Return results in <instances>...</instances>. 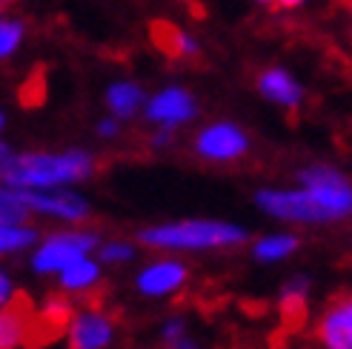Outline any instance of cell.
<instances>
[{
  "instance_id": "cell-1",
  "label": "cell",
  "mask_w": 352,
  "mask_h": 349,
  "mask_svg": "<svg viewBox=\"0 0 352 349\" xmlns=\"http://www.w3.org/2000/svg\"><path fill=\"white\" fill-rule=\"evenodd\" d=\"M95 169L92 155L66 152V155H17L0 164V181L12 189H52L89 178Z\"/></svg>"
},
{
  "instance_id": "cell-2",
  "label": "cell",
  "mask_w": 352,
  "mask_h": 349,
  "mask_svg": "<svg viewBox=\"0 0 352 349\" xmlns=\"http://www.w3.org/2000/svg\"><path fill=\"white\" fill-rule=\"evenodd\" d=\"M246 232L232 223H215V221H186V223H166L152 226L140 232V240L149 247L161 249H212V247H230L241 243Z\"/></svg>"
},
{
  "instance_id": "cell-3",
  "label": "cell",
  "mask_w": 352,
  "mask_h": 349,
  "mask_svg": "<svg viewBox=\"0 0 352 349\" xmlns=\"http://www.w3.org/2000/svg\"><path fill=\"white\" fill-rule=\"evenodd\" d=\"M301 183L315 195L329 218H344L352 212V189L344 174L329 166H309L301 172Z\"/></svg>"
},
{
  "instance_id": "cell-4",
  "label": "cell",
  "mask_w": 352,
  "mask_h": 349,
  "mask_svg": "<svg viewBox=\"0 0 352 349\" xmlns=\"http://www.w3.org/2000/svg\"><path fill=\"white\" fill-rule=\"evenodd\" d=\"M98 247V235L92 232H58L52 235L41 252L34 255V269L38 272H63L69 264L80 260L89 249Z\"/></svg>"
},
{
  "instance_id": "cell-5",
  "label": "cell",
  "mask_w": 352,
  "mask_h": 349,
  "mask_svg": "<svg viewBox=\"0 0 352 349\" xmlns=\"http://www.w3.org/2000/svg\"><path fill=\"white\" fill-rule=\"evenodd\" d=\"M258 206H263L270 215L284 221H329L327 209L315 201V195L307 192H261Z\"/></svg>"
},
{
  "instance_id": "cell-6",
  "label": "cell",
  "mask_w": 352,
  "mask_h": 349,
  "mask_svg": "<svg viewBox=\"0 0 352 349\" xmlns=\"http://www.w3.org/2000/svg\"><path fill=\"white\" fill-rule=\"evenodd\" d=\"M29 209L41 215H55L66 221H86L89 218V203H86L75 192H29V189H14Z\"/></svg>"
},
{
  "instance_id": "cell-7",
  "label": "cell",
  "mask_w": 352,
  "mask_h": 349,
  "mask_svg": "<svg viewBox=\"0 0 352 349\" xmlns=\"http://www.w3.org/2000/svg\"><path fill=\"white\" fill-rule=\"evenodd\" d=\"M195 149L209 161H235L250 149L246 135L232 124H215L198 135Z\"/></svg>"
},
{
  "instance_id": "cell-8",
  "label": "cell",
  "mask_w": 352,
  "mask_h": 349,
  "mask_svg": "<svg viewBox=\"0 0 352 349\" xmlns=\"http://www.w3.org/2000/svg\"><path fill=\"white\" fill-rule=\"evenodd\" d=\"M318 338L327 349H352V295L329 304L318 324Z\"/></svg>"
},
{
  "instance_id": "cell-9",
  "label": "cell",
  "mask_w": 352,
  "mask_h": 349,
  "mask_svg": "<svg viewBox=\"0 0 352 349\" xmlns=\"http://www.w3.org/2000/svg\"><path fill=\"white\" fill-rule=\"evenodd\" d=\"M34 318L32 312V301L26 292H14L6 309L0 312V349H14L26 341L29 324Z\"/></svg>"
},
{
  "instance_id": "cell-10",
  "label": "cell",
  "mask_w": 352,
  "mask_h": 349,
  "mask_svg": "<svg viewBox=\"0 0 352 349\" xmlns=\"http://www.w3.org/2000/svg\"><path fill=\"white\" fill-rule=\"evenodd\" d=\"M149 41L169 60H186V58H195L198 55L195 41H192L184 29L175 26L172 21H152L149 23Z\"/></svg>"
},
{
  "instance_id": "cell-11",
  "label": "cell",
  "mask_w": 352,
  "mask_h": 349,
  "mask_svg": "<svg viewBox=\"0 0 352 349\" xmlns=\"http://www.w3.org/2000/svg\"><path fill=\"white\" fill-rule=\"evenodd\" d=\"M146 117L157 120V124H164V126H178L184 120L195 117V100L184 89H166L149 103Z\"/></svg>"
},
{
  "instance_id": "cell-12",
  "label": "cell",
  "mask_w": 352,
  "mask_h": 349,
  "mask_svg": "<svg viewBox=\"0 0 352 349\" xmlns=\"http://www.w3.org/2000/svg\"><path fill=\"white\" fill-rule=\"evenodd\" d=\"M112 341V321L100 312L78 315L69 326V344L72 349H100Z\"/></svg>"
},
{
  "instance_id": "cell-13",
  "label": "cell",
  "mask_w": 352,
  "mask_h": 349,
  "mask_svg": "<svg viewBox=\"0 0 352 349\" xmlns=\"http://www.w3.org/2000/svg\"><path fill=\"white\" fill-rule=\"evenodd\" d=\"M184 281H186V267L175 264V260H161V264H152L149 269L138 275V289L146 295H166L178 289Z\"/></svg>"
},
{
  "instance_id": "cell-14",
  "label": "cell",
  "mask_w": 352,
  "mask_h": 349,
  "mask_svg": "<svg viewBox=\"0 0 352 349\" xmlns=\"http://www.w3.org/2000/svg\"><path fill=\"white\" fill-rule=\"evenodd\" d=\"M258 89L263 98H270V100L280 103V106H289V109H295L298 103H301V95H304V89L284 72V69H267V72L258 78Z\"/></svg>"
},
{
  "instance_id": "cell-15",
  "label": "cell",
  "mask_w": 352,
  "mask_h": 349,
  "mask_svg": "<svg viewBox=\"0 0 352 349\" xmlns=\"http://www.w3.org/2000/svg\"><path fill=\"white\" fill-rule=\"evenodd\" d=\"M280 312L287 326H298L307 318V278H292L280 292Z\"/></svg>"
},
{
  "instance_id": "cell-16",
  "label": "cell",
  "mask_w": 352,
  "mask_h": 349,
  "mask_svg": "<svg viewBox=\"0 0 352 349\" xmlns=\"http://www.w3.org/2000/svg\"><path fill=\"white\" fill-rule=\"evenodd\" d=\"M107 100H109V109L118 117H132L140 103H144V92H140V86H135V83H115Z\"/></svg>"
},
{
  "instance_id": "cell-17",
  "label": "cell",
  "mask_w": 352,
  "mask_h": 349,
  "mask_svg": "<svg viewBox=\"0 0 352 349\" xmlns=\"http://www.w3.org/2000/svg\"><path fill=\"white\" fill-rule=\"evenodd\" d=\"M98 281V267L92 264V260H75V264H69L60 275V284L66 289H86V286H92Z\"/></svg>"
},
{
  "instance_id": "cell-18",
  "label": "cell",
  "mask_w": 352,
  "mask_h": 349,
  "mask_svg": "<svg viewBox=\"0 0 352 349\" xmlns=\"http://www.w3.org/2000/svg\"><path fill=\"white\" fill-rule=\"evenodd\" d=\"M295 249H298V238L295 235H270V238H263L255 247V258H261V260H278V258H287Z\"/></svg>"
},
{
  "instance_id": "cell-19",
  "label": "cell",
  "mask_w": 352,
  "mask_h": 349,
  "mask_svg": "<svg viewBox=\"0 0 352 349\" xmlns=\"http://www.w3.org/2000/svg\"><path fill=\"white\" fill-rule=\"evenodd\" d=\"M26 212H29V206L17 198V192H6V189H0V223H6V226H17L21 221H26Z\"/></svg>"
},
{
  "instance_id": "cell-20",
  "label": "cell",
  "mask_w": 352,
  "mask_h": 349,
  "mask_svg": "<svg viewBox=\"0 0 352 349\" xmlns=\"http://www.w3.org/2000/svg\"><path fill=\"white\" fill-rule=\"evenodd\" d=\"M34 240L32 229H21V226H6L0 223V252H14V249H23Z\"/></svg>"
},
{
  "instance_id": "cell-21",
  "label": "cell",
  "mask_w": 352,
  "mask_h": 349,
  "mask_svg": "<svg viewBox=\"0 0 352 349\" xmlns=\"http://www.w3.org/2000/svg\"><path fill=\"white\" fill-rule=\"evenodd\" d=\"M23 38V26L17 21H0V58H9Z\"/></svg>"
},
{
  "instance_id": "cell-22",
  "label": "cell",
  "mask_w": 352,
  "mask_h": 349,
  "mask_svg": "<svg viewBox=\"0 0 352 349\" xmlns=\"http://www.w3.org/2000/svg\"><path fill=\"white\" fill-rule=\"evenodd\" d=\"M43 72H34L21 89V103L23 106H41L43 103Z\"/></svg>"
},
{
  "instance_id": "cell-23",
  "label": "cell",
  "mask_w": 352,
  "mask_h": 349,
  "mask_svg": "<svg viewBox=\"0 0 352 349\" xmlns=\"http://www.w3.org/2000/svg\"><path fill=\"white\" fill-rule=\"evenodd\" d=\"M100 258L112 260V264H115V260H129L132 258V247H129V243H109V247L100 249Z\"/></svg>"
},
{
  "instance_id": "cell-24",
  "label": "cell",
  "mask_w": 352,
  "mask_h": 349,
  "mask_svg": "<svg viewBox=\"0 0 352 349\" xmlns=\"http://www.w3.org/2000/svg\"><path fill=\"white\" fill-rule=\"evenodd\" d=\"M181 335H184V321H169V324L164 326V344L181 338Z\"/></svg>"
},
{
  "instance_id": "cell-25",
  "label": "cell",
  "mask_w": 352,
  "mask_h": 349,
  "mask_svg": "<svg viewBox=\"0 0 352 349\" xmlns=\"http://www.w3.org/2000/svg\"><path fill=\"white\" fill-rule=\"evenodd\" d=\"M9 298H12V284H9V278L0 272V306L9 304Z\"/></svg>"
},
{
  "instance_id": "cell-26",
  "label": "cell",
  "mask_w": 352,
  "mask_h": 349,
  "mask_svg": "<svg viewBox=\"0 0 352 349\" xmlns=\"http://www.w3.org/2000/svg\"><path fill=\"white\" fill-rule=\"evenodd\" d=\"M166 349H195V344H192L186 335L175 338V341H166Z\"/></svg>"
},
{
  "instance_id": "cell-27",
  "label": "cell",
  "mask_w": 352,
  "mask_h": 349,
  "mask_svg": "<svg viewBox=\"0 0 352 349\" xmlns=\"http://www.w3.org/2000/svg\"><path fill=\"white\" fill-rule=\"evenodd\" d=\"M98 132H100L103 137H112V135L118 132V124H115V120H103V124L98 126Z\"/></svg>"
},
{
  "instance_id": "cell-28",
  "label": "cell",
  "mask_w": 352,
  "mask_h": 349,
  "mask_svg": "<svg viewBox=\"0 0 352 349\" xmlns=\"http://www.w3.org/2000/svg\"><path fill=\"white\" fill-rule=\"evenodd\" d=\"M169 137H172L169 129H164V132H157V135H155V141H152V144H155V146H164V144H169Z\"/></svg>"
},
{
  "instance_id": "cell-29",
  "label": "cell",
  "mask_w": 352,
  "mask_h": 349,
  "mask_svg": "<svg viewBox=\"0 0 352 349\" xmlns=\"http://www.w3.org/2000/svg\"><path fill=\"white\" fill-rule=\"evenodd\" d=\"M278 3L284 6V9H295L298 3H304V0H278Z\"/></svg>"
},
{
  "instance_id": "cell-30",
  "label": "cell",
  "mask_w": 352,
  "mask_h": 349,
  "mask_svg": "<svg viewBox=\"0 0 352 349\" xmlns=\"http://www.w3.org/2000/svg\"><path fill=\"white\" fill-rule=\"evenodd\" d=\"M9 158V149H6V144H0V164H3Z\"/></svg>"
},
{
  "instance_id": "cell-31",
  "label": "cell",
  "mask_w": 352,
  "mask_h": 349,
  "mask_svg": "<svg viewBox=\"0 0 352 349\" xmlns=\"http://www.w3.org/2000/svg\"><path fill=\"white\" fill-rule=\"evenodd\" d=\"M6 3H14V0H0V6H6Z\"/></svg>"
},
{
  "instance_id": "cell-32",
  "label": "cell",
  "mask_w": 352,
  "mask_h": 349,
  "mask_svg": "<svg viewBox=\"0 0 352 349\" xmlns=\"http://www.w3.org/2000/svg\"><path fill=\"white\" fill-rule=\"evenodd\" d=\"M0 129H3V115H0Z\"/></svg>"
},
{
  "instance_id": "cell-33",
  "label": "cell",
  "mask_w": 352,
  "mask_h": 349,
  "mask_svg": "<svg viewBox=\"0 0 352 349\" xmlns=\"http://www.w3.org/2000/svg\"><path fill=\"white\" fill-rule=\"evenodd\" d=\"M261 3H267V0H261Z\"/></svg>"
},
{
  "instance_id": "cell-34",
  "label": "cell",
  "mask_w": 352,
  "mask_h": 349,
  "mask_svg": "<svg viewBox=\"0 0 352 349\" xmlns=\"http://www.w3.org/2000/svg\"><path fill=\"white\" fill-rule=\"evenodd\" d=\"M0 9H3V6H0Z\"/></svg>"
}]
</instances>
